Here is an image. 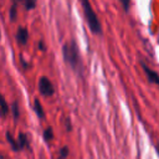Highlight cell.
Wrapping results in <instances>:
<instances>
[{
  "label": "cell",
  "mask_w": 159,
  "mask_h": 159,
  "mask_svg": "<svg viewBox=\"0 0 159 159\" xmlns=\"http://www.w3.org/2000/svg\"><path fill=\"white\" fill-rule=\"evenodd\" d=\"M62 55L65 62L73 68V71H80L81 70V57L80 52L77 48V45L75 41L66 42L62 46Z\"/></svg>",
  "instance_id": "1"
},
{
  "label": "cell",
  "mask_w": 159,
  "mask_h": 159,
  "mask_svg": "<svg viewBox=\"0 0 159 159\" xmlns=\"http://www.w3.org/2000/svg\"><path fill=\"white\" fill-rule=\"evenodd\" d=\"M81 2V6H82V10H83V14H84V19L88 24V27L89 30L96 34V35H101L102 34V25H101V21L97 16V14L94 12L89 0H80Z\"/></svg>",
  "instance_id": "2"
},
{
  "label": "cell",
  "mask_w": 159,
  "mask_h": 159,
  "mask_svg": "<svg viewBox=\"0 0 159 159\" xmlns=\"http://www.w3.org/2000/svg\"><path fill=\"white\" fill-rule=\"evenodd\" d=\"M39 89L41 92L42 96L45 97H51L55 93V87L52 84V82L47 78V77H41L39 81Z\"/></svg>",
  "instance_id": "3"
},
{
  "label": "cell",
  "mask_w": 159,
  "mask_h": 159,
  "mask_svg": "<svg viewBox=\"0 0 159 159\" xmlns=\"http://www.w3.org/2000/svg\"><path fill=\"white\" fill-rule=\"evenodd\" d=\"M142 68H143V71H144V73H145L148 81H149L150 83H155V84L159 86V75H158L154 70H150L145 63H142Z\"/></svg>",
  "instance_id": "4"
},
{
  "label": "cell",
  "mask_w": 159,
  "mask_h": 159,
  "mask_svg": "<svg viewBox=\"0 0 159 159\" xmlns=\"http://www.w3.org/2000/svg\"><path fill=\"white\" fill-rule=\"evenodd\" d=\"M16 41L17 43L20 45H26L27 43V40H29V31L26 27H19L17 31H16Z\"/></svg>",
  "instance_id": "5"
},
{
  "label": "cell",
  "mask_w": 159,
  "mask_h": 159,
  "mask_svg": "<svg viewBox=\"0 0 159 159\" xmlns=\"http://www.w3.org/2000/svg\"><path fill=\"white\" fill-rule=\"evenodd\" d=\"M34 111H35V113H36V116L39 118H41V119L45 118V116H46L45 114V109H43V107H42V104H41L39 98H35V101H34Z\"/></svg>",
  "instance_id": "6"
},
{
  "label": "cell",
  "mask_w": 159,
  "mask_h": 159,
  "mask_svg": "<svg viewBox=\"0 0 159 159\" xmlns=\"http://www.w3.org/2000/svg\"><path fill=\"white\" fill-rule=\"evenodd\" d=\"M17 143H19V147L20 149L22 148H29L30 147V142H29V137L26 133H19V137H17Z\"/></svg>",
  "instance_id": "7"
},
{
  "label": "cell",
  "mask_w": 159,
  "mask_h": 159,
  "mask_svg": "<svg viewBox=\"0 0 159 159\" xmlns=\"http://www.w3.org/2000/svg\"><path fill=\"white\" fill-rule=\"evenodd\" d=\"M9 112H10V107H9L7 102L5 101V98L0 94V114H1V117H6L9 114Z\"/></svg>",
  "instance_id": "8"
},
{
  "label": "cell",
  "mask_w": 159,
  "mask_h": 159,
  "mask_svg": "<svg viewBox=\"0 0 159 159\" xmlns=\"http://www.w3.org/2000/svg\"><path fill=\"white\" fill-rule=\"evenodd\" d=\"M6 139H7V142L10 143V145H11L12 150H15V152H19V150H21V149H20V147H19L17 139H15V138L11 135V133H10V132H6Z\"/></svg>",
  "instance_id": "9"
},
{
  "label": "cell",
  "mask_w": 159,
  "mask_h": 159,
  "mask_svg": "<svg viewBox=\"0 0 159 159\" xmlns=\"http://www.w3.org/2000/svg\"><path fill=\"white\" fill-rule=\"evenodd\" d=\"M43 139L46 142H51L53 139V130L51 127H47L45 130H43Z\"/></svg>",
  "instance_id": "10"
},
{
  "label": "cell",
  "mask_w": 159,
  "mask_h": 159,
  "mask_svg": "<svg viewBox=\"0 0 159 159\" xmlns=\"http://www.w3.org/2000/svg\"><path fill=\"white\" fill-rule=\"evenodd\" d=\"M10 111L12 112V116H14V118H15V119H17V118H19V114H20V112H19V104H17V102H14V103L11 104V107H10Z\"/></svg>",
  "instance_id": "11"
},
{
  "label": "cell",
  "mask_w": 159,
  "mask_h": 159,
  "mask_svg": "<svg viewBox=\"0 0 159 159\" xmlns=\"http://www.w3.org/2000/svg\"><path fill=\"white\" fill-rule=\"evenodd\" d=\"M22 1L27 10H32L36 6V0H22Z\"/></svg>",
  "instance_id": "12"
},
{
  "label": "cell",
  "mask_w": 159,
  "mask_h": 159,
  "mask_svg": "<svg viewBox=\"0 0 159 159\" xmlns=\"http://www.w3.org/2000/svg\"><path fill=\"white\" fill-rule=\"evenodd\" d=\"M68 155V148L67 147H62L61 152H60V159H66Z\"/></svg>",
  "instance_id": "13"
},
{
  "label": "cell",
  "mask_w": 159,
  "mask_h": 159,
  "mask_svg": "<svg viewBox=\"0 0 159 159\" xmlns=\"http://www.w3.org/2000/svg\"><path fill=\"white\" fill-rule=\"evenodd\" d=\"M10 19L11 21H14L16 19V4H14L11 6V10H10Z\"/></svg>",
  "instance_id": "14"
},
{
  "label": "cell",
  "mask_w": 159,
  "mask_h": 159,
  "mask_svg": "<svg viewBox=\"0 0 159 159\" xmlns=\"http://www.w3.org/2000/svg\"><path fill=\"white\" fill-rule=\"evenodd\" d=\"M119 2H120V4H122V6L124 7V10H128V9H129L130 0H119Z\"/></svg>",
  "instance_id": "15"
},
{
  "label": "cell",
  "mask_w": 159,
  "mask_h": 159,
  "mask_svg": "<svg viewBox=\"0 0 159 159\" xmlns=\"http://www.w3.org/2000/svg\"><path fill=\"white\" fill-rule=\"evenodd\" d=\"M12 1H14V4H17L19 1H22V0H12Z\"/></svg>",
  "instance_id": "16"
},
{
  "label": "cell",
  "mask_w": 159,
  "mask_h": 159,
  "mask_svg": "<svg viewBox=\"0 0 159 159\" xmlns=\"http://www.w3.org/2000/svg\"><path fill=\"white\" fill-rule=\"evenodd\" d=\"M0 37H1V32H0Z\"/></svg>",
  "instance_id": "17"
},
{
  "label": "cell",
  "mask_w": 159,
  "mask_h": 159,
  "mask_svg": "<svg viewBox=\"0 0 159 159\" xmlns=\"http://www.w3.org/2000/svg\"><path fill=\"white\" fill-rule=\"evenodd\" d=\"M58 159H60V158H58Z\"/></svg>",
  "instance_id": "18"
}]
</instances>
